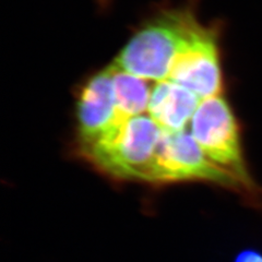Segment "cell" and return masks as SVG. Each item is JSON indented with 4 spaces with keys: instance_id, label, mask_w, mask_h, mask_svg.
Listing matches in <instances>:
<instances>
[{
    "instance_id": "cell-8",
    "label": "cell",
    "mask_w": 262,
    "mask_h": 262,
    "mask_svg": "<svg viewBox=\"0 0 262 262\" xmlns=\"http://www.w3.org/2000/svg\"><path fill=\"white\" fill-rule=\"evenodd\" d=\"M113 67V85L115 101L119 116L122 120H128L143 115L149 108L152 89L149 80Z\"/></svg>"
},
{
    "instance_id": "cell-5",
    "label": "cell",
    "mask_w": 262,
    "mask_h": 262,
    "mask_svg": "<svg viewBox=\"0 0 262 262\" xmlns=\"http://www.w3.org/2000/svg\"><path fill=\"white\" fill-rule=\"evenodd\" d=\"M204 182L233 190L249 200L247 191L233 175L213 163L186 130L163 131L158 150L154 185Z\"/></svg>"
},
{
    "instance_id": "cell-6",
    "label": "cell",
    "mask_w": 262,
    "mask_h": 262,
    "mask_svg": "<svg viewBox=\"0 0 262 262\" xmlns=\"http://www.w3.org/2000/svg\"><path fill=\"white\" fill-rule=\"evenodd\" d=\"M125 124L115 101L113 67L92 73L76 94V152L113 137Z\"/></svg>"
},
{
    "instance_id": "cell-1",
    "label": "cell",
    "mask_w": 262,
    "mask_h": 262,
    "mask_svg": "<svg viewBox=\"0 0 262 262\" xmlns=\"http://www.w3.org/2000/svg\"><path fill=\"white\" fill-rule=\"evenodd\" d=\"M163 130L150 116L129 118L113 137L77 153L97 171L116 182L154 185Z\"/></svg>"
},
{
    "instance_id": "cell-7",
    "label": "cell",
    "mask_w": 262,
    "mask_h": 262,
    "mask_svg": "<svg viewBox=\"0 0 262 262\" xmlns=\"http://www.w3.org/2000/svg\"><path fill=\"white\" fill-rule=\"evenodd\" d=\"M202 100L169 80L157 82L152 88L149 116L166 133L185 130Z\"/></svg>"
},
{
    "instance_id": "cell-3",
    "label": "cell",
    "mask_w": 262,
    "mask_h": 262,
    "mask_svg": "<svg viewBox=\"0 0 262 262\" xmlns=\"http://www.w3.org/2000/svg\"><path fill=\"white\" fill-rule=\"evenodd\" d=\"M190 122L191 135L207 157L238 180L249 201L261 202L262 192L246 164L242 129L231 104L222 95L202 100Z\"/></svg>"
},
{
    "instance_id": "cell-2",
    "label": "cell",
    "mask_w": 262,
    "mask_h": 262,
    "mask_svg": "<svg viewBox=\"0 0 262 262\" xmlns=\"http://www.w3.org/2000/svg\"><path fill=\"white\" fill-rule=\"evenodd\" d=\"M195 18L191 8L161 11L135 33L113 64L145 80H168L179 47Z\"/></svg>"
},
{
    "instance_id": "cell-9",
    "label": "cell",
    "mask_w": 262,
    "mask_h": 262,
    "mask_svg": "<svg viewBox=\"0 0 262 262\" xmlns=\"http://www.w3.org/2000/svg\"><path fill=\"white\" fill-rule=\"evenodd\" d=\"M234 262H262V252L255 249H247L239 252Z\"/></svg>"
},
{
    "instance_id": "cell-4",
    "label": "cell",
    "mask_w": 262,
    "mask_h": 262,
    "mask_svg": "<svg viewBox=\"0 0 262 262\" xmlns=\"http://www.w3.org/2000/svg\"><path fill=\"white\" fill-rule=\"evenodd\" d=\"M219 26H203L194 19L171 66L168 80L200 100L222 95L224 75Z\"/></svg>"
}]
</instances>
